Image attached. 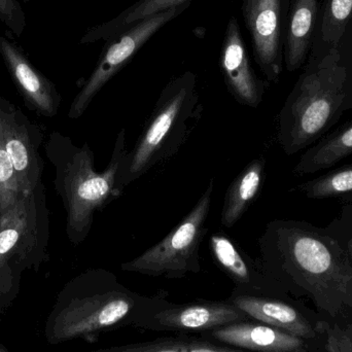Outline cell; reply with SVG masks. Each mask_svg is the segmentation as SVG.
<instances>
[{
    "label": "cell",
    "mask_w": 352,
    "mask_h": 352,
    "mask_svg": "<svg viewBox=\"0 0 352 352\" xmlns=\"http://www.w3.org/2000/svg\"><path fill=\"white\" fill-rule=\"evenodd\" d=\"M0 140L10 157L22 192L41 184V133L18 107L0 101Z\"/></svg>",
    "instance_id": "11"
},
{
    "label": "cell",
    "mask_w": 352,
    "mask_h": 352,
    "mask_svg": "<svg viewBox=\"0 0 352 352\" xmlns=\"http://www.w3.org/2000/svg\"><path fill=\"white\" fill-rule=\"evenodd\" d=\"M210 248L215 264L233 281L236 289L262 293L274 291L275 283L265 274L260 261L250 258L227 235H211Z\"/></svg>",
    "instance_id": "16"
},
{
    "label": "cell",
    "mask_w": 352,
    "mask_h": 352,
    "mask_svg": "<svg viewBox=\"0 0 352 352\" xmlns=\"http://www.w3.org/2000/svg\"><path fill=\"white\" fill-rule=\"evenodd\" d=\"M322 8L320 41L339 49L352 33V0H324Z\"/></svg>",
    "instance_id": "20"
},
{
    "label": "cell",
    "mask_w": 352,
    "mask_h": 352,
    "mask_svg": "<svg viewBox=\"0 0 352 352\" xmlns=\"http://www.w3.org/2000/svg\"><path fill=\"white\" fill-rule=\"evenodd\" d=\"M21 194L14 167L0 140V213L14 204Z\"/></svg>",
    "instance_id": "23"
},
{
    "label": "cell",
    "mask_w": 352,
    "mask_h": 352,
    "mask_svg": "<svg viewBox=\"0 0 352 352\" xmlns=\"http://www.w3.org/2000/svg\"><path fill=\"white\" fill-rule=\"evenodd\" d=\"M0 352H8L6 351V347L3 346V345L0 344Z\"/></svg>",
    "instance_id": "29"
},
{
    "label": "cell",
    "mask_w": 352,
    "mask_h": 352,
    "mask_svg": "<svg viewBox=\"0 0 352 352\" xmlns=\"http://www.w3.org/2000/svg\"><path fill=\"white\" fill-rule=\"evenodd\" d=\"M186 352H252L214 342L208 339H184Z\"/></svg>",
    "instance_id": "27"
},
{
    "label": "cell",
    "mask_w": 352,
    "mask_h": 352,
    "mask_svg": "<svg viewBox=\"0 0 352 352\" xmlns=\"http://www.w3.org/2000/svg\"><path fill=\"white\" fill-rule=\"evenodd\" d=\"M213 188L212 178L190 212L160 242L133 260L123 263L122 270L168 279L182 278L200 272L199 252L208 232L206 221L210 212Z\"/></svg>",
    "instance_id": "7"
},
{
    "label": "cell",
    "mask_w": 352,
    "mask_h": 352,
    "mask_svg": "<svg viewBox=\"0 0 352 352\" xmlns=\"http://www.w3.org/2000/svg\"><path fill=\"white\" fill-rule=\"evenodd\" d=\"M23 1H24V2H27V0H23Z\"/></svg>",
    "instance_id": "30"
},
{
    "label": "cell",
    "mask_w": 352,
    "mask_h": 352,
    "mask_svg": "<svg viewBox=\"0 0 352 352\" xmlns=\"http://www.w3.org/2000/svg\"><path fill=\"white\" fill-rule=\"evenodd\" d=\"M318 0H291L285 25L283 60L289 72L299 69L314 41Z\"/></svg>",
    "instance_id": "17"
},
{
    "label": "cell",
    "mask_w": 352,
    "mask_h": 352,
    "mask_svg": "<svg viewBox=\"0 0 352 352\" xmlns=\"http://www.w3.org/2000/svg\"><path fill=\"white\" fill-rule=\"evenodd\" d=\"M327 47L320 63L300 78L281 113L279 140L287 154L316 138L343 102L345 69L339 65L338 49Z\"/></svg>",
    "instance_id": "6"
},
{
    "label": "cell",
    "mask_w": 352,
    "mask_h": 352,
    "mask_svg": "<svg viewBox=\"0 0 352 352\" xmlns=\"http://www.w3.org/2000/svg\"><path fill=\"white\" fill-rule=\"evenodd\" d=\"M228 300L241 310L248 320L274 327L305 340L316 337V331L299 310L271 297L270 293L242 291L234 287Z\"/></svg>",
    "instance_id": "15"
},
{
    "label": "cell",
    "mask_w": 352,
    "mask_h": 352,
    "mask_svg": "<svg viewBox=\"0 0 352 352\" xmlns=\"http://www.w3.org/2000/svg\"><path fill=\"white\" fill-rule=\"evenodd\" d=\"M258 246L261 266L273 283L301 287L333 318L352 310V265L336 242L294 221H274Z\"/></svg>",
    "instance_id": "1"
},
{
    "label": "cell",
    "mask_w": 352,
    "mask_h": 352,
    "mask_svg": "<svg viewBox=\"0 0 352 352\" xmlns=\"http://www.w3.org/2000/svg\"><path fill=\"white\" fill-rule=\"evenodd\" d=\"M291 0H242V18L252 55L268 82H277L283 64L285 25Z\"/></svg>",
    "instance_id": "10"
},
{
    "label": "cell",
    "mask_w": 352,
    "mask_h": 352,
    "mask_svg": "<svg viewBox=\"0 0 352 352\" xmlns=\"http://www.w3.org/2000/svg\"><path fill=\"white\" fill-rule=\"evenodd\" d=\"M248 320L245 314L229 300H198L188 303H171L154 296L148 307L140 314L134 328L155 332L205 334L221 327Z\"/></svg>",
    "instance_id": "9"
},
{
    "label": "cell",
    "mask_w": 352,
    "mask_h": 352,
    "mask_svg": "<svg viewBox=\"0 0 352 352\" xmlns=\"http://www.w3.org/2000/svg\"><path fill=\"white\" fill-rule=\"evenodd\" d=\"M45 150L55 169L54 184L66 211V235L72 245H80L90 234L95 213L122 196L117 179L127 154L125 128L118 133L111 161L102 173L95 168L94 154L87 142L76 146L72 138L54 131Z\"/></svg>",
    "instance_id": "3"
},
{
    "label": "cell",
    "mask_w": 352,
    "mask_h": 352,
    "mask_svg": "<svg viewBox=\"0 0 352 352\" xmlns=\"http://www.w3.org/2000/svg\"><path fill=\"white\" fill-rule=\"evenodd\" d=\"M352 154V125L338 135L322 142L311 151L301 164L298 166L300 171H316L328 168L332 165Z\"/></svg>",
    "instance_id": "21"
},
{
    "label": "cell",
    "mask_w": 352,
    "mask_h": 352,
    "mask_svg": "<svg viewBox=\"0 0 352 352\" xmlns=\"http://www.w3.org/2000/svg\"><path fill=\"white\" fill-rule=\"evenodd\" d=\"M89 352H186L184 339L165 338L148 342L107 347Z\"/></svg>",
    "instance_id": "24"
},
{
    "label": "cell",
    "mask_w": 352,
    "mask_h": 352,
    "mask_svg": "<svg viewBox=\"0 0 352 352\" xmlns=\"http://www.w3.org/2000/svg\"><path fill=\"white\" fill-rule=\"evenodd\" d=\"M50 211L43 182L0 213V316L18 295L23 271L49 260Z\"/></svg>",
    "instance_id": "5"
},
{
    "label": "cell",
    "mask_w": 352,
    "mask_h": 352,
    "mask_svg": "<svg viewBox=\"0 0 352 352\" xmlns=\"http://www.w3.org/2000/svg\"><path fill=\"white\" fill-rule=\"evenodd\" d=\"M327 352H352V339L339 327L327 326Z\"/></svg>",
    "instance_id": "26"
},
{
    "label": "cell",
    "mask_w": 352,
    "mask_h": 352,
    "mask_svg": "<svg viewBox=\"0 0 352 352\" xmlns=\"http://www.w3.org/2000/svg\"><path fill=\"white\" fill-rule=\"evenodd\" d=\"M190 3L188 2L138 21L105 41L94 70L70 105L68 118L80 119L105 85L135 57L156 33L188 10Z\"/></svg>",
    "instance_id": "8"
},
{
    "label": "cell",
    "mask_w": 352,
    "mask_h": 352,
    "mask_svg": "<svg viewBox=\"0 0 352 352\" xmlns=\"http://www.w3.org/2000/svg\"><path fill=\"white\" fill-rule=\"evenodd\" d=\"M0 54L27 105L43 117H55L61 104V96L55 85L31 64L16 45L2 35Z\"/></svg>",
    "instance_id": "13"
},
{
    "label": "cell",
    "mask_w": 352,
    "mask_h": 352,
    "mask_svg": "<svg viewBox=\"0 0 352 352\" xmlns=\"http://www.w3.org/2000/svg\"><path fill=\"white\" fill-rule=\"evenodd\" d=\"M264 173L265 160L261 157L250 162L231 182L226 192L221 208L223 227H234L243 217L260 194Z\"/></svg>",
    "instance_id": "18"
},
{
    "label": "cell",
    "mask_w": 352,
    "mask_h": 352,
    "mask_svg": "<svg viewBox=\"0 0 352 352\" xmlns=\"http://www.w3.org/2000/svg\"><path fill=\"white\" fill-rule=\"evenodd\" d=\"M152 298L128 289L107 269H88L58 294L45 322V340L51 345L93 341L102 333L133 327Z\"/></svg>",
    "instance_id": "2"
},
{
    "label": "cell",
    "mask_w": 352,
    "mask_h": 352,
    "mask_svg": "<svg viewBox=\"0 0 352 352\" xmlns=\"http://www.w3.org/2000/svg\"><path fill=\"white\" fill-rule=\"evenodd\" d=\"M352 190V166L320 178L307 186V192L314 198L335 196Z\"/></svg>",
    "instance_id": "22"
},
{
    "label": "cell",
    "mask_w": 352,
    "mask_h": 352,
    "mask_svg": "<svg viewBox=\"0 0 352 352\" xmlns=\"http://www.w3.org/2000/svg\"><path fill=\"white\" fill-rule=\"evenodd\" d=\"M349 254H351V256H352V240H351V241H349Z\"/></svg>",
    "instance_id": "28"
},
{
    "label": "cell",
    "mask_w": 352,
    "mask_h": 352,
    "mask_svg": "<svg viewBox=\"0 0 352 352\" xmlns=\"http://www.w3.org/2000/svg\"><path fill=\"white\" fill-rule=\"evenodd\" d=\"M219 67L230 94L239 104L256 109L262 102L266 80L252 67L237 18L232 16L226 27Z\"/></svg>",
    "instance_id": "12"
},
{
    "label": "cell",
    "mask_w": 352,
    "mask_h": 352,
    "mask_svg": "<svg viewBox=\"0 0 352 352\" xmlns=\"http://www.w3.org/2000/svg\"><path fill=\"white\" fill-rule=\"evenodd\" d=\"M203 107L194 72L171 78L163 88L135 146L124 157L117 188H124L179 152L202 119Z\"/></svg>",
    "instance_id": "4"
},
{
    "label": "cell",
    "mask_w": 352,
    "mask_h": 352,
    "mask_svg": "<svg viewBox=\"0 0 352 352\" xmlns=\"http://www.w3.org/2000/svg\"><path fill=\"white\" fill-rule=\"evenodd\" d=\"M202 336L252 352H308L305 339L250 320L221 327Z\"/></svg>",
    "instance_id": "14"
},
{
    "label": "cell",
    "mask_w": 352,
    "mask_h": 352,
    "mask_svg": "<svg viewBox=\"0 0 352 352\" xmlns=\"http://www.w3.org/2000/svg\"><path fill=\"white\" fill-rule=\"evenodd\" d=\"M0 20L16 36L24 32L26 19L18 0H0Z\"/></svg>",
    "instance_id": "25"
},
{
    "label": "cell",
    "mask_w": 352,
    "mask_h": 352,
    "mask_svg": "<svg viewBox=\"0 0 352 352\" xmlns=\"http://www.w3.org/2000/svg\"><path fill=\"white\" fill-rule=\"evenodd\" d=\"M188 2H192V0H138L111 20L92 27L82 37L80 43L107 41L109 37L121 32L138 21Z\"/></svg>",
    "instance_id": "19"
}]
</instances>
